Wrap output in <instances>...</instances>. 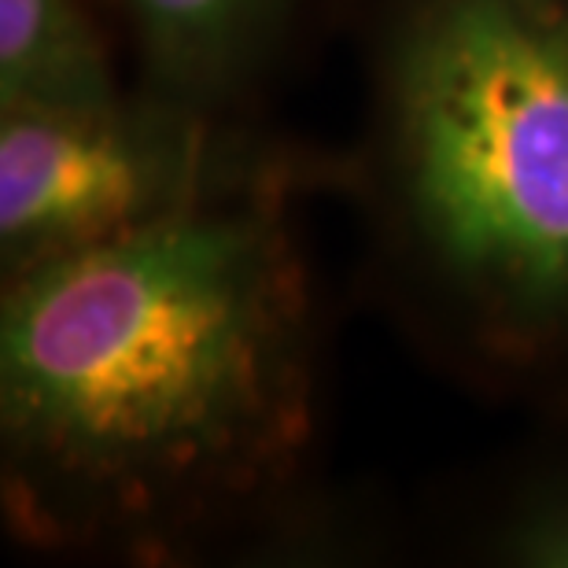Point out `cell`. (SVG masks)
<instances>
[{
	"label": "cell",
	"mask_w": 568,
	"mask_h": 568,
	"mask_svg": "<svg viewBox=\"0 0 568 568\" xmlns=\"http://www.w3.org/2000/svg\"><path fill=\"white\" fill-rule=\"evenodd\" d=\"M288 203L0 277V517L41 558L336 565L399 547L325 462V311Z\"/></svg>",
	"instance_id": "cell-1"
},
{
	"label": "cell",
	"mask_w": 568,
	"mask_h": 568,
	"mask_svg": "<svg viewBox=\"0 0 568 568\" xmlns=\"http://www.w3.org/2000/svg\"><path fill=\"white\" fill-rule=\"evenodd\" d=\"M333 30L362 292L476 399L568 403V0H336Z\"/></svg>",
	"instance_id": "cell-2"
},
{
	"label": "cell",
	"mask_w": 568,
	"mask_h": 568,
	"mask_svg": "<svg viewBox=\"0 0 568 568\" xmlns=\"http://www.w3.org/2000/svg\"><path fill=\"white\" fill-rule=\"evenodd\" d=\"M339 196V148L130 82L89 108L0 111V277L200 214Z\"/></svg>",
	"instance_id": "cell-3"
},
{
	"label": "cell",
	"mask_w": 568,
	"mask_h": 568,
	"mask_svg": "<svg viewBox=\"0 0 568 568\" xmlns=\"http://www.w3.org/2000/svg\"><path fill=\"white\" fill-rule=\"evenodd\" d=\"M130 82L230 115H274L277 89L336 0H97Z\"/></svg>",
	"instance_id": "cell-4"
},
{
	"label": "cell",
	"mask_w": 568,
	"mask_h": 568,
	"mask_svg": "<svg viewBox=\"0 0 568 568\" xmlns=\"http://www.w3.org/2000/svg\"><path fill=\"white\" fill-rule=\"evenodd\" d=\"M425 509L422 547L450 565L568 568V403Z\"/></svg>",
	"instance_id": "cell-5"
},
{
	"label": "cell",
	"mask_w": 568,
	"mask_h": 568,
	"mask_svg": "<svg viewBox=\"0 0 568 568\" xmlns=\"http://www.w3.org/2000/svg\"><path fill=\"white\" fill-rule=\"evenodd\" d=\"M97 0H0V111L89 108L130 85Z\"/></svg>",
	"instance_id": "cell-6"
}]
</instances>
